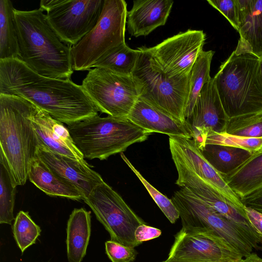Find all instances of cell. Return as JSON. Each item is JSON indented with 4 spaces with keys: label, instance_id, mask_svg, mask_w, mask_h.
Segmentation results:
<instances>
[{
    "label": "cell",
    "instance_id": "34",
    "mask_svg": "<svg viewBox=\"0 0 262 262\" xmlns=\"http://www.w3.org/2000/svg\"><path fill=\"white\" fill-rule=\"evenodd\" d=\"M105 248L106 254L112 262H132L137 255L134 248L112 240L105 242Z\"/></svg>",
    "mask_w": 262,
    "mask_h": 262
},
{
    "label": "cell",
    "instance_id": "19",
    "mask_svg": "<svg viewBox=\"0 0 262 262\" xmlns=\"http://www.w3.org/2000/svg\"><path fill=\"white\" fill-rule=\"evenodd\" d=\"M32 122L39 143L56 153L77 160H84L63 123L38 108L32 118Z\"/></svg>",
    "mask_w": 262,
    "mask_h": 262
},
{
    "label": "cell",
    "instance_id": "15",
    "mask_svg": "<svg viewBox=\"0 0 262 262\" xmlns=\"http://www.w3.org/2000/svg\"><path fill=\"white\" fill-rule=\"evenodd\" d=\"M229 119L211 78L203 86L190 116L185 120L192 131V139L196 146L201 147L212 134L225 133Z\"/></svg>",
    "mask_w": 262,
    "mask_h": 262
},
{
    "label": "cell",
    "instance_id": "35",
    "mask_svg": "<svg viewBox=\"0 0 262 262\" xmlns=\"http://www.w3.org/2000/svg\"><path fill=\"white\" fill-rule=\"evenodd\" d=\"M207 2L222 13L231 26L238 31L239 23L237 0H207Z\"/></svg>",
    "mask_w": 262,
    "mask_h": 262
},
{
    "label": "cell",
    "instance_id": "7",
    "mask_svg": "<svg viewBox=\"0 0 262 262\" xmlns=\"http://www.w3.org/2000/svg\"><path fill=\"white\" fill-rule=\"evenodd\" d=\"M132 76L139 97L159 110L185 122L189 75L168 78L151 61L143 47Z\"/></svg>",
    "mask_w": 262,
    "mask_h": 262
},
{
    "label": "cell",
    "instance_id": "22",
    "mask_svg": "<svg viewBox=\"0 0 262 262\" xmlns=\"http://www.w3.org/2000/svg\"><path fill=\"white\" fill-rule=\"evenodd\" d=\"M67 253L69 262H81L86 255L91 234V211L75 208L67 226Z\"/></svg>",
    "mask_w": 262,
    "mask_h": 262
},
{
    "label": "cell",
    "instance_id": "36",
    "mask_svg": "<svg viewBox=\"0 0 262 262\" xmlns=\"http://www.w3.org/2000/svg\"><path fill=\"white\" fill-rule=\"evenodd\" d=\"M161 233L162 232L159 229L144 224L136 228L135 236L136 241L141 244L143 242L158 237Z\"/></svg>",
    "mask_w": 262,
    "mask_h": 262
},
{
    "label": "cell",
    "instance_id": "14",
    "mask_svg": "<svg viewBox=\"0 0 262 262\" xmlns=\"http://www.w3.org/2000/svg\"><path fill=\"white\" fill-rule=\"evenodd\" d=\"M178 172L176 184L191 191L207 206L232 224L243 234H248L251 226L244 214L203 179L199 177L174 152L170 151Z\"/></svg>",
    "mask_w": 262,
    "mask_h": 262
},
{
    "label": "cell",
    "instance_id": "39",
    "mask_svg": "<svg viewBox=\"0 0 262 262\" xmlns=\"http://www.w3.org/2000/svg\"><path fill=\"white\" fill-rule=\"evenodd\" d=\"M241 262H262V258L256 253H252L248 256L244 258Z\"/></svg>",
    "mask_w": 262,
    "mask_h": 262
},
{
    "label": "cell",
    "instance_id": "27",
    "mask_svg": "<svg viewBox=\"0 0 262 262\" xmlns=\"http://www.w3.org/2000/svg\"><path fill=\"white\" fill-rule=\"evenodd\" d=\"M214 53L212 50H203L192 67L189 74V92L185 110V120L190 116L203 86L211 79L210 71Z\"/></svg>",
    "mask_w": 262,
    "mask_h": 262
},
{
    "label": "cell",
    "instance_id": "32",
    "mask_svg": "<svg viewBox=\"0 0 262 262\" xmlns=\"http://www.w3.org/2000/svg\"><path fill=\"white\" fill-rule=\"evenodd\" d=\"M120 156L123 160L143 184L150 195L165 216L171 223H175L177 220L180 217V214L171 200L168 199L167 196L159 192L145 180L123 152L121 153Z\"/></svg>",
    "mask_w": 262,
    "mask_h": 262
},
{
    "label": "cell",
    "instance_id": "18",
    "mask_svg": "<svg viewBox=\"0 0 262 262\" xmlns=\"http://www.w3.org/2000/svg\"><path fill=\"white\" fill-rule=\"evenodd\" d=\"M127 118L136 125L152 133L169 137L192 139V131L186 121L180 120L159 110L139 98Z\"/></svg>",
    "mask_w": 262,
    "mask_h": 262
},
{
    "label": "cell",
    "instance_id": "41",
    "mask_svg": "<svg viewBox=\"0 0 262 262\" xmlns=\"http://www.w3.org/2000/svg\"><path fill=\"white\" fill-rule=\"evenodd\" d=\"M260 74L262 78V58H260Z\"/></svg>",
    "mask_w": 262,
    "mask_h": 262
},
{
    "label": "cell",
    "instance_id": "23",
    "mask_svg": "<svg viewBox=\"0 0 262 262\" xmlns=\"http://www.w3.org/2000/svg\"><path fill=\"white\" fill-rule=\"evenodd\" d=\"M223 178L240 199L262 187V149Z\"/></svg>",
    "mask_w": 262,
    "mask_h": 262
},
{
    "label": "cell",
    "instance_id": "31",
    "mask_svg": "<svg viewBox=\"0 0 262 262\" xmlns=\"http://www.w3.org/2000/svg\"><path fill=\"white\" fill-rule=\"evenodd\" d=\"M225 133L247 138H262V113L229 119Z\"/></svg>",
    "mask_w": 262,
    "mask_h": 262
},
{
    "label": "cell",
    "instance_id": "26",
    "mask_svg": "<svg viewBox=\"0 0 262 262\" xmlns=\"http://www.w3.org/2000/svg\"><path fill=\"white\" fill-rule=\"evenodd\" d=\"M14 9L11 1L0 0V60L19 59Z\"/></svg>",
    "mask_w": 262,
    "mask_h": 262
},
{
    "label": "cell",
    "instance_id": "29",
    "mask_svg": "<svg viewBox=\"0 0 262 262\" xmlns=\"http://www.w3.org/2000/svg\"><path fill=\"white\" fill-rule=\"evenodd\" d=\"M16 185L8 165L0 154V223L11 225L15 218L13 210Z\"/></svg>",
    "mask_w": 262,
    "mask_h": 262
},
{
    "label": "cell",
    "instance_id": "38",
    "mask_svg": "<svg viewBox=\"0 0 262 262\" xmlns=\"http://www.w3.org/2000/svg\"><path fill=\"white\" fill-rule=\"evenodd\" d=\"M245 210L249 223L262 237V213L245 206Z\"/></svg>",
    "mask_w": 262,
    "mask_h": 262
},
{
    "label": "cell",
    "instance_id": "16",
    "mask_svg": "<svg viewBox=\"0 0 262 262\" xmlns=\"http://www.w3.org/2000/svg\"><path fill=\"white\" fill-rule=\"evenodd\" d=\"M170 151L177 154L201 179L213 187L247 218L245 206L223 177L205 159L192 139L169 137Z\"/></svg>",
    "mask_w": 262,
    "mask_h": 262
},
{
    "label": "cell",
    "instance_id": "33",
    "mask_svg": "<svg viewBox=\"0 0 262 262\" xmlns=\"http://www.w3.org/2000/svg\"><path fill=\"white\" fill-rule=\"evenodd\" d=\"M206 144L227 145L255 152L262 149V138H247L229 135L226 133L212 134L206 138L201 147Z\"/></svg>",
    "mask_w": 262,
    "mask_h": 262
},
{
    "label": "cell",
    "instance_id": "4",
    "mask_svg": "<svg viewBox=\"0 0 262 262\" xmlns=\"http://www.w3.org/2000/svg\"><path fill=\"white\" fill-rule=\"evenodd\" d=\"M260 58L233 51L213 78L228 117L262 113Z\"/></svg>",
    "mask_w": 262,
    "mask_h": 262
},
{
    "label": "cell",
    "instance_id": "13",
    "mask_svg": "<svg viewBox=\"0 0 262 262\" xmlns=\"http://www.w3.org/2000/svg\"><path fill=\"white\" fill-rule=\"evenodd\" d=\"M168 258L197 262H241L244 257L213 231L182 228L175 235Z\"/></svg>",
    "mask_w": 262,
    "mask_h": 262
},
{
    "label": "cell",
    "instance_id": "30",
    "mask_svg": "<svg viewBox=\"0 0 262 262\" xmlns=\"http://www.w3.org/2000/svg\"><path fill=\"white\" fill-rule=\"evenodd\" d=\"M12 230L15 242L21 253L36 243L41 229L31 219L28 212L20 211L12 225Z\"/></svg>",
    "mask_w": 262,
    "mask_h": 262
},
{
    "label": "cell",
    "instance_id": "40",
    "mask_svg": "<svg viewBox=\"0 0 262 262\" xmlns=\"http://www.w3.org/2000/svg\"><path fill=\"white\" fill-rule=\"evenodd\" d=\"M161 262H197V261H188V260H176L173 259L171 258H167V259L164 260Z\"/></svg>",
    "mask_w": 262,
    "mask_h": 262
},
{
    "label": "cell",
    "instance_id": "8",
    "mask_svg": "<svg viewBox=\"0 0 262 262\" xmlns=\"http://www.w3.org/2000/svg\"><path fill=\"white\" fill-rule=\"evenodd\" d=\"M81 86L99 112L114 117L127 118L139 97L132 74L101 68L90 69Z\"/></svg>",
    "mask_w": 262,
    "mask_h": 262
},
{
    "label": "cell",
    "instance_id": "17",
    "mask_svg": "<svg viewBox=\"0 0 262 262\" xmlns=\"http://www.w3.org/2000/svg\"><path fill=\"white\" fill-rule=\"evenodd\" d=\"M35 156L76 187L82 193L83 199L104 181L84 160H77L56 153L41 143H39Z\"/></svg>",
    "mask_w": 262,
    "mask_h": 262
},
{
    "label": "cell",
    "instance_id": "12",
    "mask_svg": "<svg viewBox=\"0 0 262 262\" xmlns=\"http://www.w3.org/2000/svg\"><path fill=\"white\" fill-rule=\"evenodd\" d=\"M206 35L202 30L188 29L170 37L156 46L143 47L151 61L168 78L189 75L203 50Z\"/></svg>",
    "mask_w": 262,
    "mask_h": 262
},
{
    "label": "cell",
    "instance_id": "3",
    "mask_svg": "<svg viewBox=\"0 0 262 262\" xmlns=\"http://www.w3.org/2000/svg\"><path fill=\"white\" fill-rule=\"evenodd\" d=\"M38 107L21 97L0 94V145L16 186L24 185L39 141L32 118Z\"/></svg>",
    "mask_w": 262,
    "mask_h": 262
},
{
    "label": "cell",
    "instance_id": "9",
    "mask_svg": "<svg viewBox=\"0 0 262 262\" xmlns=\"http://www.w3.org/2000/svg\"><path fill=\"white\" fill-rule=\"evenodd\" d=\"M171 200L179 212L182 228L213 231L227 241L244 258L252 253V245L233 224L186 188L181 187L175 191Z\"/></svg>",
    "mask_w": 262,
    "mask_h": 262
},
{
    "label": "cell",
    "instance_id": "24",
    "mask_svg": "<svg viewBox=\"0 0 262 262\" xmlns=\"http://www.w3.org/2000/svg\"><path fill=\"white\" fill-rule=\"evenodd\" d=\"M238 32L240 38L235 53H250L262 58V0H252Z\"/></svg>",
    "mask_w": 262,
    "mask_h": 262
},
{
    "label": "cell",
    "instance_id": "10",
    "mask_svg": "<svg viewBox=\"0 0 262 262\" xmlns=\"http://www.w3.org/2000/svg\"><path fill=\"white\" fill-rule=\"evenodd\" d=\"M104 0H42L39 8L46 11L48 23L59 39L76 45L97 24Z\"/></svg>",
    "mask_w": 262,
    "mask_h": 262
},
{
    "label": "cell",
    "instance_id": "2",
    "mask_svg": "<svg viewBox=\"0 0 262 262\" xmlns=\"http://www.w3.org/2000/svg\"><path fill=\"white\" fill-rule=\"evenodd\" d=\"M19 59L38 74L52 78H71V47L63 43L40 8L14 9Z\"/></svg>",
    "mask_w": 262,
    "mask_h": 262
},
{
    "label": "cell",
    "instance_id": "28",
    "mask_svg": "<svg viewBox=\"0 0 262 262\" xmlns=\"http://www.w3.org/2000/svg\"><path fill=\"white\" fill-rule=\"evenodd\" d=\"M140 53L139 48L133 49L124 43L108 51L93 68H104L118 74L131 75Z\"/></svg>",
    "mask_w": 262,
    "mask_h": 262
},
{
    "label": "cell",
    "instance_id": "20",
    "mask_svg": "<svg viewBox=\"0 0 262 262\" xmlns=\"http://www.w3.org/2000/svg\"><path fill=\"white\" fill-rule=\"evenodd\" d=\"M172 0H136L127 12V29L135 37L146 36L164 26L170 14Z\"/></svg>",
    "mask_w": 262,
    "mask_h": 262
},
{
    "label": "cell",
    "instance_id": "6",
    "mask_svg": "<svg viewBox=\"0 0 262 262\" xmlns=\"http://www.w3.org/2000/svg\"><path fill=\"white\" fill-rule=\"evenodd\" d=\"M127 4L124 0H104L100 18L93 29L71 47L73 71H89L108 51L125 43Z\"/></svg>",
    "mask_w": 262,
    "mask_h": 262
},
{
    "label": "cell",
    "instance_id": "25",
    "mask_svg": "<svg viewBox=\"0 0 262 262\" xmlns=\"http://www.w3.org/2000/svg\"><path fill=\"white\" fill-rule=\"evenodd\" d=\"M199 149L208 162L223 177L239 167L254 153L244 148L216 144H206Z\"/></svg>",
    "mask_w": 262,
    "mask_h": 262
},
{
    "label": "cell",
    "instance_id": "5",
    "mask_svg": "<svg viewBox=\"0 0 262 262\" xmlns=\"http://www.w3.org/2000/svg\"><path fill=\"white\" fill-rule=\"evenodd\" d=\"M73 142L89 160H103L146 140L152 132L127 118L96 115L68 125Z\"/></svg>",
    "mask_w": 262,
    "mask_h": 262
},
{
    "label": "cell",
    "instance_id": "21",
    "mask_svg": "<svg viewBox=\"0 0 262 262\" xmlns=\"http://www.w3.org/2000/svg\"><path fill=\"white\" fill-rule=\"evenodd\" d=\"M28 179L48 195L76 201L83 199L82 193L76 187L52 170L36 156L31 162Z\"/></svg>",
    "mask_w": 262,
    "mask_h": 262
},
{
    "label": "cell",
    "instance_id": "11",
    "mask_svg": "<svg viewBox=\"0 0 262 262\" xmlns=\"http://www.w3.org/2000/svg\"><path fill=\"white\" fill-rule=\"evenodd\" d=\"M83 201L108 232L111 240L133 248L141 244L136 241L135 232L139 225L146 223L106 182L98 185Z\"/></svg>",
    "mask_w": 262,
    "mask_h": 262
},
{
    "label": "cell",
    "instance_id": "1",
    "mask_svg": "<svg viewBox=\"0 0 262 262\" xmlns=\"http://www.w3.org/2000/svg\"><path fill=\"white\" fill-rule=\"evenodd\" d=\"M0 94L24 98L68 125L99 112L81 85L40 75L18 58L0 60Z\"/></svg>",
    "mask_w": 262,
    "mask_h": 262
},
{
    "label": "cell",
    "instance_id": "37",
    "mask_svg": "<svg viewBox=\"0 0 262 262\" xmlns=\"http://www.w3.org/2000/svg\"><path fill=\"white\" fill-rule=\"evenodd\" d=\"M245 207L262 213V187L241 199Z\"/></svg>",
    "mask_w": 262,
    "mask_h": 262
}]
</instances>
